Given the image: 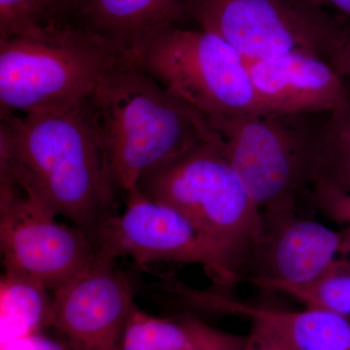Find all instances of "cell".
Returning a JSON list of instances; mask_svg holds the SVG:
<instances>
[{
	"label": "cell",
	"mask_w": 350,
	"mask_h": 350,
	"mask_svg": "<svg viewBox=\"0 0 350 350\" xmlns=\"http://www.w3.org/2000/svg\"><path fill=\"white\" fill-rule=\"evenodd\" d=\"M0 169L54 215L96 239L123 197L88 100L75 107L0 115Z\"/></svg>",
	"instance_id": "1"
},
{
	"label": "cell",
	"mask_w": 350,
	"mask_h": 350,
	"mask_svg": "<svg viewBox=\"0 0 350 350\" xmlns=\"http://www.w3.org/2000/svg\"><path fill=\"white\" fill-rule=\"evenodd\" d=\"M88 103L124 198L147 172L217 133L190 105L130 62L108 71Z\"/></svg>",
	"instance_id": "2"
},
{
	"label": "cell",
	"mask_w": 350,
	"mask_h": 350,
	"mask_svg": "<svg viewBox=\"0 0 350 350\" xmlns=\"http://www.w3.org/2000/svg\"><path fill=\"white\" fill-rule=\"evenodd\" d=\"M124 62L107 44L71 25L0 39V115L81 105Z\"/></svg>",
	"instance_id": "3"
},
{
	"label": "cell",
	"mask_w": 350,
	"mask_h": 350,
	"mask_svg": "<svg viewBox=\"0 0 350 350\" xmlns=\"http://www.w3.org/2000/svg\"><path fill=\"white\" fill-rule=\"evenodd\" d=\"M135 190L183 214L236 258L243 271L261 237L264 217L232 169L218 133L147 172Z\"/></svg>",
	"instance_id": "4"
},
{
	"label": "cell",
	"mask_w": 350,
	"mask_h": 350,
	"mask_svg": "<svg viewBox=\"0 0 350 350\" xmlns=\"http://www.w3.org/2000/svg\"><path fill=\"white\" fill-rule=\"evenodd\" d=\"M327 115H246L211 126L262 214L298 213L310 192Z\"/></svg>",
	"instance_id": "5"
},
{
	"label": "cell",
	"mask_w": 350,
	"mask_h": 350,
	"mask_svg": "<svg viewBox=\"0 0 350 350\" xmlns=\"http://www.w3.org/2000/svg\"><path fill=\"white\" fill-rule=\"evenodd\" d=\"M133 64L190 105L211 126L246 115L266 114L245 59L231 44L202 27L167 29Z\"/></svg>",
	"instance_id": "6"
},
{
	"label": "cell",
	"mask_w": 350,
	"mask_h": 350,
	"mask_svg": "<svg viewBox=\"0 0 350 350\" xmlns=\"http://www.w3.org/2000/svg\"><path fill=\"white\" fill-rule=\"evenodd\" d=\"M192 20L246 61L303 53L328 63L344 29L312 0H195Z\"/></svg>",
	"instance_id": "7"
},
{
	"label": "cell",
	"mask_w": 350,
	"mask_h": 350,
	"mask_svg": "<svg viewBox=\"0 0 350 350\" xmlns=\"http://www.w3.org/2000/svg\"><path fill=\"white\" fill-rule=\"evenodd\" d=\"M125 200V211L109 219L94 239L100 259L130 257L144 267L156 262L199 265L219 287L241 282V262L183 214L137 190Z\"/></svg>",
	"instance_id": "8"
},
{
	"label": "cell",
	"mask_w": 350,
	"mask_h": 350,
	"mask_svg": "<svg viewBox=\"0 0 350 350\" xmlns=\"http://www.w3.org/2000/svg\"><path fill=\"white\" fill-rule=\"evenodd\" d=\"M0 248L3 268L24 271L51 292L98 259L86 232L57 222V216L27 197L12 175L0 169Z\"/></svg>",
	"instance_id": "9"
},
{
	"label": "cell",
	"mask_w": 350,
	"mask_h": 350,
	"mask_svg": "<svg viewBox=\"0 0 350 350\" xmlns=\"http://www.w3.org/2000/svg\"><path fill=\"white\" fill-rule=\"evenodd\" d=\"M135 282L98 258L53 293V328L72 350H117L135 304Z\"/></svg>",
	"instance_id": "10"
},
{
	"label": "cell",
	"mask_w": 350,
	"mask_h": 350,
	"mask_svg": "<svg viewBox=\"0 0 350 350\" xmlns=\"http://www.w3.org/2000/svg\"><path fill=\"white\" fill-rule=\"evenodd\" d=\"M259 241L250 253L241 280L301 285L315 282L342 256H350L344 232L298 213L266 215Z\"/></svg>",
	"instance_id": "11"
},
{
	"label": "cell",
	"mask_w": 350,
	"mask_h": 350,
	"mask_svg": "<svg viewBox=\"0 0 350 350\" xmlns=\"http://www.w3.org/2000/svg\"><path fill=\"white\" fill-rule=\"evenodd\" d=\"M246 66L266 114H330L347 98V80L312 55L291 53L246 61Z\"/></svg>",
	"instance_id": "12"
},
{
	"label": "cell",
	"mask_w": 350,
	"mask_h": 350,
	"mask_svg": "<svg viewBox=\"0 0 350 350\" xmlns=\"http://www.w3.org/2000/svg\"><path fill=\"white\" fill-rule=\"evenodd\" d=\"M195 0H78L69 24L133 64L163 32L192 20Z\"/></svg>",
	"instance_id": "13"
},
{
	"label": "cell",
	"mask_w": 350,
	"mask_h": 350,
	"mask_svg": "<svg viewBox=\"0 0 350 350\" xmlns=\"http://www.w3.org/2000/svg\"><path fill=\"white\" fill-rule=\"evenodd\" d=\"M174 295L202 310L241 315L271 329L294 350H350V317L319 308L278 310L254 306L222 291L197 290L178 282Z\"/></svg>",
	"instance_id": "14"
},
{
	"label": "cell",
	"mask_w": 350,
	"mask_h": 350,
	"mask_svg": "<svg viewBox=\"0 0 350 350\" xmlns=\"http://www.w3.org/2000/svg\"><path fill=\"white\" fill-rule=\"evenodd\" d=\"M0 278V345L53 328V293L24 271L3 268Z\"/></svg>",
	"instance_id": "15"
},
{
	"label": "cell",
	"mask_w": 350,
	"mask_h": 350,
	"mask_svg": "<svg viewBox=\"0 0 350 350\" xmlns=\"http://www.w3.org/2000/svg\"><path fill=\"white\" fill-rule=\"evenodd\" d=\"M209 326L195 317H153L135 303L117 350H190Z\"/></svg>",
	"instance_id": "16"
},
{
	"label": "cell",
	"mask_w": 350,
	"mask_h": 350,
	"mask_svg": "<svg viewBox=\"0 0 350 350\" xmlns=\"http://www.w3.org/2000/svg\"><path fill=\"white\" fill-rule=\"evenodd\" d=\"M260 289L288 295L308 308H319L350 317V256H342L323 275L308 284L264 283Z\"/></svg>",
	"instance_id": "17"
},
{
	"label": "cell",
	"mask_w": 350,
	"mask_h": 350,
	"mask_svg": "<svg viewBox=\"0 0 350 350\" xmlns=\"http://www.w3.org/2000/svg\"><path fill=\"white\" fill-rule=\"evenodd\" d=\"M347 163H350V82L345 103L327 115L324 122L313 179L321 170Z\"/></svg>",
	"instance_id": "18"
},
{
	"label": "cell",
	"mask_w": 350,
	"mask_h": 350,
	"mask_svg": "<svg viewBox=\"0 0 350 350\" xmlns=\"http://www.w3.org/2000/svg\"><path fill=\"white\" fill-rule=\"evenodd\" d=\"M45 27L41 0H0V39L34 33Z\"/></svg>",
	"instance_id": "19"
},
{
	"label": "cell",
	"mask_w": 350,
	"mask_h": 350,
	"mask_svg": "<svg viewBox=\"0 0 350 350\" xmlns=\"http://www.w3.org/2000/svg\"><path fill=\"white\" fill-rule=\"evenodd\" d=\"M308 197L319 213L342 227L350 241V193L328 182L314 180Z\"/></svg>",
	"instance_id": "20"
},
{
	"label": "cell",
	"mask_w": 350,
	"mask_h": 350,
	"mask_svg": "<svg viewBox=\"0 0 350 350\" xmlns=\"http://www.w3.org/2000/svg\"><path fill=\"white\" fill-rule=\"evenodd\" d=\"M46 331L0 345V350H72L61 334L56 337Z\"/></svg>",
	"instance_id": "21"
},
{
	"label": "cell",
	"mask_w": 350,
	"mask_h": 350,
	"mask_svg": "<svg viewBox=\"0 0 350 350\" xmlns=\"http://www.w3.org/2000/svg\"><path fill=\"white\" fill-rule=\"evenodd\" d=\"M250 321V331L246 335L243 350H294L262 322L254 319Z\"/></svg>",
	"instance_id": "22"
},
{
	"label": "cell",
	"mask_w": 350,
	"mask_h": 350,
	"mask_svg": "<svg viewBox=\"0 0 350 350\" xmlns=\"http://www.w3.org/2000/svg\"><path fill=\"white\" fill-rule=\"evenodd\" d=\"M246 336L237 335L209 326L198 344L190 350H243Z\"/></svg>",
	"instance_id": "23"
},
{
	"label": "cell",
	"mask_w": 350,
	"mask_h": 350,
	"mask_svg": "<svg viewBox=\"0 0 350 350\" xmlns=\"http://www.w3.org/2000/svg\"><path fill=\"white\" fill-rule=\"evenodd\" d=\"M342 16V15H340ZM344 29L340 40L329 59V64L350 82V19L342 16Z\"/></svg>",
	"instance_id": "24"
},
{
	"label": "cell",
	"mask_w": 350,
	"mask_h": 350,
	"mask_svg": "<svg viewBox=\"0 0 350 350\" xmlns=\"http://www.w3.org/2000/svg\"><path fill=\"white\" fill-rule=\"evenodd\" d=\"M78 0H41L47 25H68Z\"/></svg>",
	"instance_id": "25"
},
{
	"label": "cell",
	"mask_w": 350,
	"mask_h": 350,
	"mask_svg": "<svg viewBox=\"0 0 350 350\" xmlns=\"http://www.w3.org/2000/svg\"><path fill=\"white\" fill-rule=\"evenodd\" d=\"M314 180L328 182L332 185L350 193V163L323 170L317 174L313 179Z\"/></svg>",
	"instance_id": "26"
},
{
	"label": "cell",
	"mask_w": 350,
	"mask_h": 350,
	"mask_svg": "<svg viewBox=\"0 0 350 350\" xmlns=\"http://www.w3.org/2000/svg\"><path fill=\"white\" fill-rule=\"evenodd\" d=\"M312 1L326 10L332 9L333 13H337L350 19V0H312Z\"/></svg>",
	"instance_id": "27"
}]
</instances>
